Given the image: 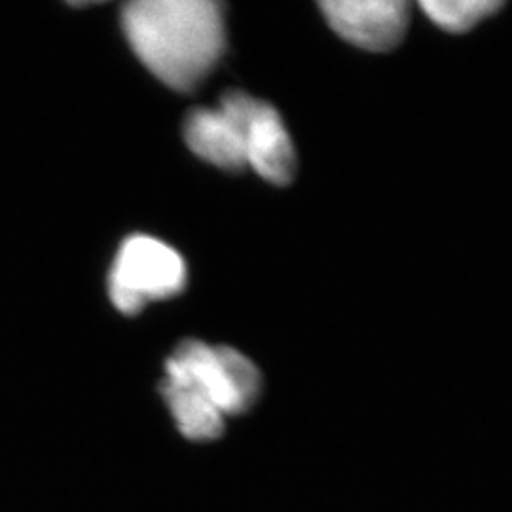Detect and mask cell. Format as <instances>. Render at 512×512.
Returning a JSON list of instances; mask_svg holds the SVG:
<instances>
[{
	"label": "cell",
	"mask_w": 512,
	"mask_h": 512,
	"mask_svg": "<svg viewBox=\"0 0 512 512\" xmlns=\"http://www.w3.org/2000/svg\"><path fill=\"white\" fill-rule=\"evenodd\" d=\"M425 16L452 35L469 33L482 19L494 16L503 6L499 0H423Z\"/></svg>",
	"instance_id": "obj_8"
},
{
	"label": "cell",
	"mask_w": 512,
	"mask_h": 512,
	"mask_svg": "<svg viewBox=\"0 0 512 512\" xmlns=\"http://www.w3.org/2000/svg\"><path fill=\"white\" fill-rule=\"evenodd\" d=\"M321 10L336 35L376 54L397 48L410 21L404 0H329Z\"/></svg>",
	"instance_id": "obj_5"
},
{
	"label": "cell",
	"mask_w": 512,
	"mask_h": 512,
	"mask_svg": "<svg viewBox=\"0 0 512 512\" xmlns=\"http://www.w3.org/2000/svg\"><path fill=\"white\" fill-rule=\"evenodd\" d=\"M133 52L175 92L200 88L224 52V14L211 0H135L122 10Z\"/></svg>",
	"instance_id": "obj_1"
},
{
	"label": "cell",
	"mask_w": 512,
	"mask_h": 512,
	"mask_svg": "<svg viewBox=\"0 0 512 512\" xmlns=\"http://www.w3.org/2000/svg\"><path fill=\"white\" fill-rule=\"evenodd\" d=\"M184 141L207 164L232 173L247 167L243 133L220 109L192 110L184 124Z\"/></svg>",
	"instance_id": "obj_6"
},
{
	"label": "cell",
	"mask_w": 512,
	"mask_h": 512,
	"mask_svg": "<svg viewBox=\"0 0 512 512\" xmlns=\"http://www.w3.org/2000/svg\"><path fill=\"white\" fill-rule=\"evenodd\" d=\"M186 264L183 256L160 239L131 236L114 258L109 275V296L114 308L135 315L152 300L183 293Z\"/></svg>",
	"instance_id": "obj_3"
},
{
	"label": "cell",
	"mask_w": 512,
	"mask_h": 512,
	"mask_svg": "<svg viewBox=\"0 0 512 512\" xmlns=\"http://www.w3.org/2000/svg\"><path fill=\"white\" fill-rule=\"evenodd\" d=\"M160 391L183 437L194 442L219 439L226 416L203 393L167 376L160 384Z\"/></svg>",
	"instance_id": "obj_7"
},
{
	"label": "cell",
	"mask_w": 512,
	"mask_h": 512,
	"mask_svg": "<svg viewBox=\"0 0 512 512\" xmlns=\"http://www.w3.org/2000/svg\"><path fill=\"white\" fill-rule=\"evenodd\" d=\"M165 376L198 389L224 416L249 412L262 391L260 370L249 357L200 340H184L177 346L165 363Z\"/></svg>",
	"instance_id": "obj_2"
},
{
	"label": "cell",
	"mask_w": 512,
	"mask_h": 512,
	"mask_svg": "<svg viewBox=\"0 0 512 512\" xmlns=\"http://www.w3.org/2000/svg\"><path fill=\"white\" fill-rule=\"evenodd\" d=\"M219 109L243 133L247 167L268 183H293L296 152L279 112L270 103L243 92L224 93Z\"/></svg>",
	"instance_id": "obj_4"
}]
</instances>
